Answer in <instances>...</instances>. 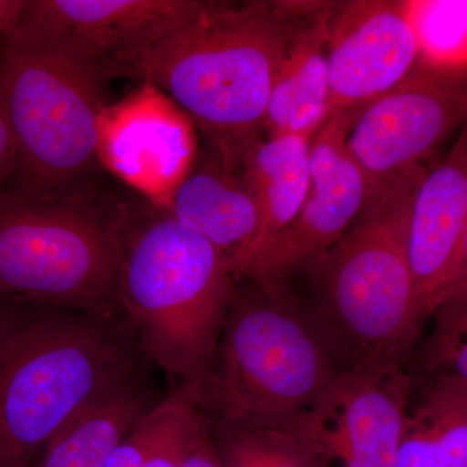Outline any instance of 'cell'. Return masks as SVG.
Listing matches in <instances>:
<instances>
[{
  "label": "cell",
  "instance_id": "13",
  "mask_svg": "<svg viewBox=\"0 0 467 467\" xmlns=\"http://www.w3.org/2000/svg\"><path fill=\"white\" fill-rule=\"evenodd\" d=\"M204 0H27L23 23L48 27L113 67L190 20ZM113 78V77H112Z\"/></svg>",
  "mask_w": 467,
  "mask_h": 467
},
{
  "label": "cell",
  "instance_id": "1",
  "mask_svg": "<svg viewBox=\"0 0 467 467\" xmlns=\"http://www.w3.org/2000/svg\"><path fill=\"white\" fill-rule=\"evenodd\" d=\"M313 2H205L182 26L117 64L152 85L234 167L259 142L270 91Z\"/></svg>",
  "mask_w": 467,
  "mask_h": 467
},
{
  "label": "cell",
  "instance_id": "6",
  "mask_svg": "<svg viewBox=\"0 0 467 467\" xmlns=\"http://www.w3.org/2000/svg\"><path fill=\"white\" fill-rule=\"evenodd\" d=\"M426 169L389 183L316 263L327 333L358 362H401L420 334L409 263L411 209Z\"/></svg>",
  "mask_w": 467,
  "mask_h": 467
},
{
  "label": "cell",
  "instance_id": "22",
  "mask_svg": "<svg viewBox=\"0 0 467 467\" xmlns=\"http://www.w3.org/2000/svg\"><path fill=\"white\" fill-rule=\"evenodd\" d=\"M432 316L434 328L420 353L423 370L467 383V296L442 304Z\"/></svg>",
  "mask_w": 467,
  "mask_h": 467
},
{
  "label": "cell",
  "instance_id": "11",
  "mask_svg": "<svg viewBox=\"0 0 467 467\" xmlns=\"http://www.w3.org/2000/svg\"><path fill=\"white\" fill-rule=\"evenodd\" d=\"M196 153L193 122L155 86L143 84L101 113L99 161L165 211Z\"/></svg>",
  "mask_w": 467,
  "mask_h": 467
},
{
  "label": "cell",
  "instance_id": "24",
  "mask_svg": "<svg viewBox=\"0 0 467 467\" xmlns=\"http://www.w3.org/2000/svg\"><path fill=\"white\" fill-rule=\"evenodd\" d=\"M17 150L15 143L14 131L5 103V88H3L2 70H0V183L12 171H16Z\"/></svg>",
  "mask_w": 467,
  "mask_h": 467
},
{
  "label": "cell",
  "instance_id": "17",
  "mask_svg": "<svg viewBox=\"0 0 467 467\" xmlns=\"http://www.w3.org/2000/svg\"><path fill=\"white\" fill-rule=\"evenodd\" d=\"M310 138L281 135L259 140L245 153L241 169L259 204V229L234 269L243 278L248 267L297 216L309 192Z\"/></svg>",
  "mask_w": 467,
  "mask_h": 467
},
{
  "label": "cell",
  "instance_id": "21",
  "mask_svg": "<svg viewBox=\"0 0 467 467\" xmlns=\"http://www.w3.org/2000/svg\"><path fill=\"white\" fill-rule=\"evenodd\" d=\"M212 435L221 467H319L294 423L212 430Z\"/></svg>",
  "mask_w": 467,
  "mask_h": 467
},
{
  "label": "cell",
  "instance_id": "27",
  "mask_svg": "<svg viewBox=\"0 0 467 467\" xmlns=\"http://www.w3.org/2000/svg\"><path fill=\"white\" fill-rule=\"evenodd\" d=\"M467 296V233L465 241H463L462 250H461L459 263H457L456 270L454 275L451 276V281L448 287L445 288L444 294H442L441 303H450V301L463 299ZM438 306V308H439ZM436 312V310H435Z\"/></svg>",
  "mask_w": 467,
  "mask_h": 467
},
{
  "label": "cell",
  "instance_id": "12",
  "mask_svg": "<svg viewBox=\"0 0 467 467\" xmlns=\"http://www.w3.org/2000/svg\"><path fill=\"white\" fill-rule=\"evenodd\" d=\"M417 60V39L404 0L331 2L326 121L392 90L413 72Z\"/></svg>",
  "mask_w": 467,
  "mask_h": 467
},
{
  "label": "cell",
  "instance_id": "4",
  "mask_svg": "<svg viewBox=\"0 0 467 467\" xmlns=\"http://www.w3.org/2000/svg\"><path fill=\"white\" fill-rule=\"evenodd\" d=\"M21 193L63 198L97 161L99 119L112 77L48 27L21 23L0 48Z\"/></svg>",
  "mask_w": 467,
  "mask_h": 467
},
{
  "label": "cell",
  "instance_id": "9",
  "mask_svg": "<svg viewBox=\"0 0 467 467\" xmlns=\"http://www.w3.org/2000/svg\"><path fill=\"white\" fill-rule=\"evenodd\" d=\"M467 122V79L414 67L392 90L367 104L347 150L367 180L368 204Z\"/></svg>",
  "mask_w": 467,
  "mask_h": 467
},
{
  "label": "cell",
  "instance_id": "5",
  "mask_svg": "<svg viewBox=\"0 0 467 467\" xmlns=\"http://www.w3.org/2000/svg\"><path fill=\"white\" fill-rule=\"evenodd\" d=\"M234 281L223 252L164 216L126 248L119 308L140 352L181 384L196 387L216 356Z\"/></svg>",
  "mask_w": 467,
  "mask_h": 467
},
{
  "label": "cell",
  "instance_id": "8",
  "mask_svg": "<svg viewBox=\"0 0 467 467\" xmlns=\"http://www.w3.org/2000/svg\"><path fill=\"white\" fill-rule=\"evenodd\" d=\"M411 389L401 362H358L292 423L319 467H396Z\"/></svg>",
  "mask_w": 467,
  "mask_h": 467
},
{
  "label": "cell",
  "instance_id": "23",
  "mask_svg": "<svg viewBox=\"0 0 467 467\" xmlns=\"http://www.w3.org/2000/svg\"><path fill=\"white\" fill-rule=\"evenodd\" d=\"M171 396V416L143 467H182L193 439L207 422L192 387L180 384Z\"/></svg>",
  "mask_w": 467,
  "mask_h": 467
},
{
  "label": "cell",
  "instance_id": "2",
  "mask_svg": "<svg viewBox=\"0 0 467 467\" xmlns=\"http://www.w3.org/2000/svg\"><path fill=\"white\" fill-rule=\"evenodd\" d=\"M140 353L125 317L0 299V467H33L76 411L137 374Z\"/></svg>",
  "mask_w": 467,
  "mask_h": 467
},
{
  "label": "cell",
  "instance_id": "3",
  "mask_svg": "<svg viewBox=\"0 0 467 467\" xmlns=\"http://www.w3.org/2000/svg\"><path fill=\"white\" fill-rule=\"evenodd\" d=\"M330 342L284 284L236 291L207 376L190 386L211 429L295 422L342 371Z\"/></svg>",
  "mask_w": 467,
  "mask_h": 467
},
{
  "label": "cell",
  "instance_id": "15",
  "mask_svg": "<svg viewBox=\"0 0 467 467\" xmlns=\"http://www.w3.org/2000/svg\"><path fill=\"white\" fill-rule=\"evenodd\" d=\"M167 216L223 252L233 275L259 229V204L242 169L214 150L175 190Z\"/></svg>",
  "mask_w": 467,
  "mask_h": 467
},
{
  "label": "cell",
  "instance_id": "18",
  "mask_svg": "<svg viewBox=\"0 0 467 467\" xmlns=\"http://www.w3.org/2000/svg\"><path fill=\"white\" fill-rule=\"evenodd\" d=\"M158 402L137 374L115 384L51 436L33 467H106L117 445Z\"/></svg>",
  "mask_w": 467,
  "mask_h": 467
},
{
  "label": "cell",
  "instance_id": "26",
  "mask_svg": "<svg viewBox=\"0 0 467 467\" xmlns=\"http://www.w3.org/2000/svg\"><path fill=\"white\" fill-rule=\"evenodd\" d=\"M27 7V0H0V36L3 41L20 29Z\"/></svg>",
  "mask_w": 467,
  "mask_h": 467
},
{
  "label": "cell",
  "instance_id": "10",
  "mask_svg": "<svg viewBox=\"0 0 467 467\" xmlns=\"http://www.w3.org/2000/svg\"><path fill=\"white\" fill-rule=\"evenodd\" d=\"M364 107L331 117L318 129L310 140L309 192L299 213L243 278L284 284L295 270L317 263L367 209V180L347 150L350 129Z\"/></svg>",
  "mask_w": 467,
  "mask_h": 467
},
{
  "label": "cell",
  "instance_id": "7",
  "mask_svg": "<svg viewBox=\"0 0 467 467\" xmlns=\"http://www.w3.org/2000/svg\"><path fill=\"white\" fill-rule=\"evenodd\" d=\"M125 254L119 223L97 208L0 190V299L124 317Z\"/></svg>",
  "mask_w": 467,
  "mask_h": 467
},
{
  "label": "cell",
  "instance_id": "20",
  "mask_svg": "<svg viewBox=\"0 0 467 467\" xmlns=\"http://www.w3.org/2000/svg\"><path fill=\"white\" fill-rule=\"evenodd\" d=\"M418 46V69L467 79V0H404Z\"/></svg>",
  "mask_w": 467,
  "mask_h": 467
},
{
  "label": "cell",
  "instance_id": "25",
  "mask_svg": "<svg viewBox=\"0 0 467 467\" xmlns=\"http://www.w3.org/2000/svg\"><path fill=\"white\" fill-rule=\"evenodd\" d=\"M182 467H221L208 420L187 451Z\"/></svg>",
  "mask_w": 467,
  "mask_h": 467
},
{
  "label": "cell",
  "instance_id": "19",
  "mask_svg": "<svg viewBox=\"0 0 467 467\" xmlns=\"http://www.w3.org/2000/svg\"><path fill=\"white\" fill-rule=\"evenodd\" d=\"M434 379L416 409H408L396 467H467V383Z\"/></svg>",
  "mask_w": 467,
  "mask_h": 467
},
{
  "label": "cell",
  "instance_id": "16",
  "mask_svg": "<svg viewBox=\"0 0 467 467\" xmlns=\"http://www.w3.org/2000/svg\"><path fill=\"white\" fill-rule=\"evenodd\" d=\"M331 2H313L301 21L270 91L263 129L269 138L300 135L312 140L327 113V16Z\"/></svg>",
  "mask_w": 467,
  "mask_h": 467
},
{
  "label": "cell",
  "instance_id": "14",
  "mask_svg": "<svg viewBox=\"0 0 467 467\" xmlns=\"http://www.w3.org/2000/svg\"><path fill=\"white\" fill-rule=\"evenodd\" d=\"M467 233V122L448 153L418 186L408 254L420 321L438 309Z\"/></svg>",
  "mask_w": 467,
  "mask_h": 467
}]
</instances>
